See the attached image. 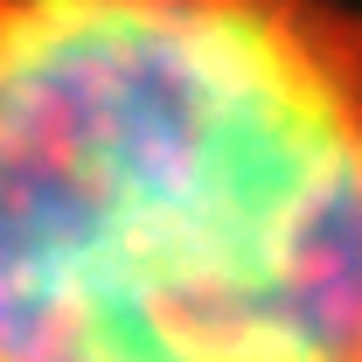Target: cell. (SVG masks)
<instances>
[{
  "mask_svg": "<svg viewBox=\"0 0 362 362\" xmlns=\"http://www.w3.org/2000/svg\"><path fill=\"white\" fill-rule=\"evenodd\" d=\"M0 362H362L356 0H0Z\"/></svg>",
  "mask_w": 362,
  "mask_h": 362,
  "instance_id": "6da1fadb",
  "label": "cell"
}]
</instances>
